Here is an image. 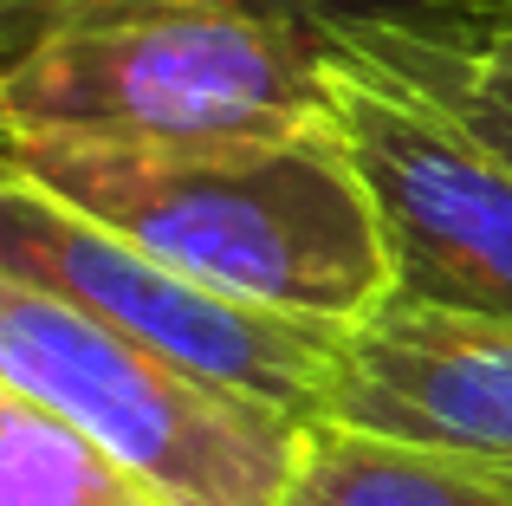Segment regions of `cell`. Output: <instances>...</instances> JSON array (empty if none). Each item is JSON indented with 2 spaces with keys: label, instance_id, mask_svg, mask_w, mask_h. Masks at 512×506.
<instances>
[{
  "label": "cell",
  "instance_id": "obj_1",
  "mask_svg": "<svg viewBox=\"0 0 512 506\" xmlns=\"http://www.w3.org/2000/svg\"><path fill=\"white\" fill-rule=\"evenodd\" d=\"M0 176L201 286L292 318L357 325L396 292L383 221L344 130L195 150L7 143Z\"/></svg>",
  "mask_w": 512,
  "mask_h": 506
},
{
  "label": "cell",
  "instance_id": "obj_2",
  "mask_svg": "<svg viewBox=\"0 0 512 506\" xmlns=\"http://www.w3.org/2000/svg\"><path fill=\"white\" fill-rule=\"evenodd\" d=\"M7 143L195 150L338 130V39L188 0H98L0 33Z\"/></svg>",
  "mask_w": 512,
  "mask_h": 506
},
{
  "label": "cell",
  "instance_id": "obj_3",
  "mask_svg": "<svg viewBox=\"0 0 512 506\" xmlns=\"http://www.w3.org/2000/svg\"><path fill=\"white\" fill-rule=\"evenodd\" d=\"M0 383L78 422L143 506H286L312 442L26 279H0Z\"/></svg>",
  "mask_w": 512,
  "mask_h": 506
},
{
  "label": "cell",
  "instance_id": "obj_4",
  "mask_svg": "<svg viewBox=\"0 0 512 506\" xmlns=\"http://www.w3.org/2000/svg\"><path fill=\"white\" fill-rule=\"evenodd\" d=\"M0 279L59 292L98 325L143 344L150 357L227 396H247L286 422H305V429L325 422L331 364L350 325L292 318L273 305L234 299L221 286H201L156 253L91 228L85 215L7 176H0Z\"/></svg>",
  "mask_w": 512,
  "mask_h": 506
},
{
  "label": "cell",
  "instance_id": "obj_5",
  "mask_svg": "<svg viewBox=\"0 0 512 506\" xmlns=\"http://www.w3.org/2000/svg\"><path fill=\"white\" fill-rule=\"evenodd\" d=\"M338 130L370 182L389 299L512 325V163L428 98L338 59Z\"/></svg>",
  "mask_w": 512,
  "mask_h": 506
},
{
  "label": "cell",
  "instance_id": "obj_6",
  "mask_svg": "<svg viewBox=\"0 0 512 506\" xmlns=\"http://www.w3.org/2000/svg\"><path fill=\"white\" fill-rule=\"evenodd\" d=\"M325 422L376 442L512 468V325L383 299L344 331Z\"/></svg>",
  "mask_w": 512,
  "mask_h": 506
},
{
  "label": "cell",
  "instance_id": "obj_7",
  "mask_svg": "<svg viewBox=\"0 0 512 506\" xmlns=\"http://www.w3.org/2000/svg\"><path fill=\"white\" fill-rule=\"evenodd\" d=\"M338 59L428 98L512 163V7L467 13L454 26H376L338 39Z\"/></svg>",
  "mask_w": 512,
  "mask_h": 506
},
{
  "label": "cell",
  "instance_id": "obj_8",
  "mask_svg": "<svg viewBox=\"0 0 512 506\" xmlns=\"http://www.w3.org/2000/svg\"><path fill=\"white\" fill-rule=\"evenodd\" d=\"M286 506H512V468L318 422Z\"/></svg>",
  "mask_w": 512,
  "mask_h": 506
},
{
  "label": "cell",
  "instance_id": "obj_9",
  "mask_svg": "<svg viewBox=\"0 0 512 506\" xmlns=\"http://www.w3.org/2000/svg\"><path fill=\"white\" fill-rule=\"evenodd\" d=\"M0 506H143V494L78 422L0 383Z\"/></svg>",
  "mask_w": 512,
  "mask_h": 506
},
{
  "label": "cell",
  "instance_id": "obj_10",
  "mask_svg": "<svg viewBox=\"0 0 512 506\" xmlns=\"http://www.w3.org/2000/svg\"><path fill=\"white\" fill-rule=\"evenodd\" d=\"M65 7H98V0H0V33H20L33 20H52ZM188 7H240V13H266V20H292L312 26L325 39H357L376 26H454L480 7L461 0H188Z\"/></svg>",
  "mask_w": 512,
  "mask_h": 506
},
{
  "label": "cell",
  "instance_id": "obj_11",
  "mask_svg": "<svg viewBox=\"0 0 512 506\" xmlns=\"http://www.w3.org/2000/svg\"><path fill=\"white\" fill-rule=\"evenodd\" d=\"M461 7H480V13H500V7H512V0H461Z\"/></svg>",
  "mask_w": 512,
  "mask_h": 506
}]
</instances>
